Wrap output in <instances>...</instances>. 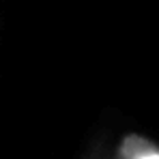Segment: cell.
<instances>
[{"label":"cell","mask_w":159,"mask_h":159,"mask_svg":"<svg viewBox=\"0 0 159 159\" xmlns=\"http://www.w3.org/2000/svg\"><path fill=\"white\" fill-rule=\"evenodd\" d=\"M133 159H159V153H157V151H148V153H140V155H135Z\"/></svg>","instance_id":"cell-1"}]
</instances>
